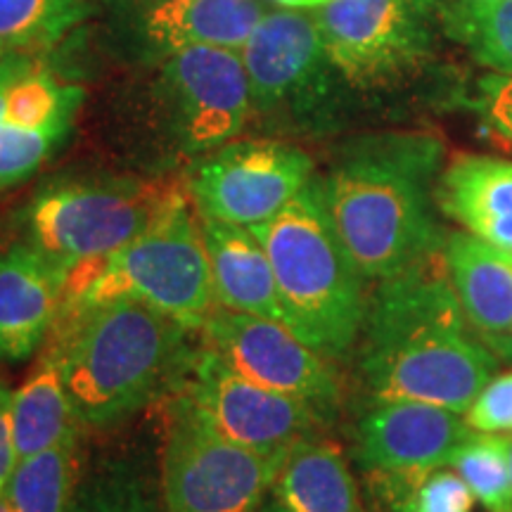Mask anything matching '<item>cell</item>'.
Here are the masks:
<instances>
[{
    "label": "cell",
    "mask_w": 512,
    "mask_h": 512,
    "mask_svg": "<svg viewBox=\"0 0 512 512\" xmlns=\"http://www.w3.org/2000/svg\"><path fill=\"white\" fill-rule=\"evenodd\" d=\"M176 392L235 444L256 451H290L316 437L325 418L309 403L254 384L209 347L195 351Z\"/></svg>",
    "instance_id": "5bb4252c"
},
{
    "label": "cell",
    "mask_w": 512,
    "mask_h": 512,
    "mask_svg": "<svg viewBox=\"0 0 512 512\" xmlns=\"http://www.w3.org/2000/svg\"><path fill=\"white\" fill-rule=\"evenodd\" d=\"M375 285L356 344L363 387L465 415L501 361L467 325L441 249Z\"/></svg>",
    "instance_id": "6da1fadb"
},
{
    "label": "cell",
    "mask_w": 512,
    "mask_h": 512,
    "mask_svg": "<svg viewBox=\"0 0 512 512\" xmlns=\"http://www.w3.org/2000/svg\"><path fill=\"white\" fill-rule=\"evenodd\" d=\"M313 178L302 147L275 138L230 140L209 152L188 178L202 219L254 228L283 211Z\"/></svg>",
    "instance_id": "8fae6325"
},
{
    "label": "cell",
    "mask_w": 512,
    "mask_h": 512,
    "mask_svg": "<svg viewBox=\"0 0 512 512\" xmlns=\"http://www.w3.org/2000/svg\"><path fill=\"white\" fill-rule=\"evenodd\" d=\"M17 446L12 432V389L0 382V494H5L17 470Z\"/></svg>",
    "instance_id": "4dcf8cb0"
},
{
    "label": "cell",
    "mask_w": 512,
    "mask_h": 512,
    "mask_svg": "<svg viewBox=\"0 0 512 512\" xmlns=\"http://www.w3.org/2000/svg\"><path fill=\"white\" fill-rule=\"evenodd\" d=\"M252 117L271 124L318 121L335 98L339 72L313 17L297 10L266 12L240 48Z\"/></svg>",
    "instance_id": "30bf717a"
},
{
    "label": "cell",
    "mask_w": 512,
    "mask_h": 512,
    "mask_svg": "<svg viewBox=\"0 0 512 512\" xmlns=\"http://www.w3.org/2000/svg\"><path fill=\"white\" fill-rule=\"evenodd\" d=\"M155 95L181 155H209L242 133L252 98L240 50L192 46L162 55Z\"/></svg>",
    "instance_id": "9c48e42d"
},
{
    "label": "cell",
    "mask_w": 512,
    "mask_h": 512,
    "mask_svg": "<svg viewBox=\"0 0 512 512\" xmlns=\"http://www.w3.org/2000/svg\"><path fill=\"white\" fill-rule=\"evenodd\" d=\"M34 69V62H31V55L22 53H10L0 60V91L8 88L12 81L19 79L22 74H27Z\"/></svg>",
    "instance_id": "d6a6232c"
},
{
    "label": "cell",
    "mask_w": 512,
    "mask_h": 512,
    "mask_svg": "<svg viewBox=\"0 0 512 512\" xmlns=\"http://www.w3.org/2000/svg\"><path fill=\"white\" fill-rule=\"evenodd\" d=\"M441 155L430 133H375L344 145L318 178L339 238L368 283L444 247L434 185Z\"/></svg>",
    "instance_id": "7a4b0ae2"
},
{
    "label": "cell",
    "mask_w": 512,
    "mask_h": 512,
    "mask_svg": "<svg viewBox=\"0 0 512 512\" xmlns=\"http://www.w3.org/2000/svg\"><path fill=\"white\" fill-rule=\"evenodd\" d=\"M508 460H510V484H512V439H508Z\"/></svg>",
    "instance_id": "8d00e7d4"
},
{
    "label": "cell",
    "mask_w": 512,
    "mask_h": 512,
    "mask_svg": "<svg viewBox=\"0 0 512 512\" xmlns=\"http://www.w3.org/2000/svg\"><path fill=\"white\" fill-rule=\"evenodd\" d=\"M287 453L235 444L176 392L159 456L164 510L256 512L271 496Z\"/></svg>",
    "instance_id": "8992f818"
},
{
    "label": "cell",
    "mask_w": 512,
    "mask_h": 512,
    "mask_svg": "<svg viewBox=\"0 0 512 512\" xmlns=\"http://www.w3.org/2000/svg\"><path fill=\"white\" fill-rule=\"evenodd\" d=\"M86 10V0H0V43L22 55L53 48Z\"/></svg>",
    "instance_id": "d4e9b609"
},
{
    "label": "cell",
    "mask_w": 512,
    "mask_h": 512,
    "mask_svg": "<svg viewBox=\"0 0 512 512\" xmlns=\"http://www.w3.org/2000/svg\"><path fill=\"white\" fill-rule=\"evenodd\" d=\"M271 494L292 512H363L347 458L318 437L290 448Z\"/></svg>",
    "instance_id": "44dd1931"
},
{
    "label": "cell",
    "mask_w": 512,
    "mask_h": 512,
    "mask_svg": "<svg viewBox=\"0 0 512 512\" xmlns=\"http://www.w3.org/2000/svg\"><path fill=\"white\" fill-rule=\"evenodd\" d=\"M441 27L479 64L512 76V0L441 5Z\"/></svg>",
    "instance_id": "cb8c5ba5"
},
{
    "label": "cell",
    "mask_w": 512,
    "mask_h": 512,
    "mask_svg": "<svg viewBox=\"0 0 512 512\" xmlns=\"http://www.w3.org/2000/svg\"><path fill=\"white\" fill-rule=\"evenodd\" d=\"M3 93H5V88L0 91V119H3Z\"/></svg>",
    "instance_id": "f35d334b"
},
{
    "label": "cell",
    "mask_w": 512,
    "mask_h": 512,
    "mask_svg": "<svg viewBox=\"0 0 512 512\" xmlns=\"http://www.w3.org/2000/svg\"><path fill=\"white\" fill-rule=\"evenodd\" d=\"M448 467L463 477L475 501L486 510L512 512L508 437L472 432V437L448 460Z\"/></svg>",
    "instance_id": "4316f807"
},
{
    "label": "cell",
    "mask_w": 512,
    "mask_h": 512,
    "mask_svg": "<svg viewBox=\"0 0 512 512\" xmlns=\"http://www.w3.org/2000/svg\"><path fill=\"white\" fill-rule=\"evenodd\" d=\"M5 55H10V50H8V48H5V46H3V43H0V60H3V57H5Z\"/></svg>",
    "instance_id": "74e56055"
},
{
    "label": "cell",
    "mask_w": 512,
    "mask_h": 512,
    "mask_svg": "<svg viewBox=\"0 0 512 512\" xmlns=\"http://www.w3.org/2000/svg\"><path fill=\"white\" fill-rule=\"evenodd\" d=\"M465 420L475 432H512V370L505 375H494L486 382V387L465 411Z\"/></svg>",
    "instance_id": "f546056e"
},
{
    "label": "cell",
    "mask_w": 512,
    "mask_h": 512,
    "mask_svg": "<svg viewBox=\"0 0 512 512\" xmlns=\"http://www.w3.org/2000/svg\"><path fill=\"white\" fill-rule=\"evenodd\" d=\"M81 86L62 83L50 72L22 74L5 88L3 93V121L10 124L41 128L57 124V121H74L83 102Z\"/></svg>",
    "instance_id": "484cf974"
},
{
    "label": "cell",
    "mask_w": 512,
    "mask_h": 512,
    "mask_svg": "<svg viewBox=\"0 0 512 512\" xmlns=\"http://www.w3.org/2000/svg\"><path fill=\"white\" fill-rule=\"evenodd\" d=\"M437 204L465 233L512 256V162L456 159L439 178Z\"/></svg>",
    "instance_id": "ac0fdd59"
},
{
    "label": "cell",
    "mask_w": 512,
    "mask_h": 512,
    "mask_svg": "<svg viewBox=\"0 0 512 512\" xmlns=\"http://www.w3.org/2000/svg\"><path fill=\"white\" fill-rule=\"evenodd\" d=\"M69 273L31 242L0 249V361H27L60 318Z\"/></svg>",
    "instance_id": "9a60e30c"
},
{
    "label": "cell",
    "mask_w": 512,
    "mask_h": 512,
    "mask_svg": "<svg viewBox=\"0 0 512 512\" xmlns=\"http://www.w3.org/2000/svg\"><path fill=\"white\" fill-rule=\"evenodd\" d=\"M202 230L219 309L287 325L271 259L254 230L211 219H202Z\"/></svg>",
    "instance_id": "e0dca14e"
},
{
    "label": "cell",
    "mask_w": 512,
    "mask_h": 512,
    "mask_svg": "<svg viewBox=\"0 0 512 512\" xmlns=\"http://www.w3.org/2000/svg\"><path fill=\"white\" fill-rule=\"evenodd\" d=\"M72 512H166L159 470L143 441L102 448L83 460Z\"/></svg>",
    "instance_id": "ffe728a7"
},
{
    "label": "cell",
    "mask_w": 512,
    "mask_h": 512,
    "mask_svg": "<svg viewBox=\"0 0 512 512\" xmlns=\"http://www.w3.org/2000/svg\"><path fill=\"white\" fill-rule=\"evenodd\" d=\"M285 8H316V0H275Z\"/></svg>",
    "instance_id": "e575fe53"
},
{
    "label": "cell",
    "mask_w": 512,
    "mask_h": 512,
    "mask_svg": "<svg viewBox=\"0 0 512 512\" xmlns=\"http://www.w3.org/2000/svg\"><path fill=\"white\" fill-rule=\"evenodd\" d=\"M475 496L458 472L434 470L396 501L392 512H472Z\"/></svg>",
    "instance_id": "f1b7e54d"
},
{
    "label": "cell",
    "mask_w": 512,
    "mask_h": 512,
    "mask_svg": "<svg viewBox=\"0 0 512 512\" xmlns=\"http://www.w3.org/2000/svg\"><path fill=\"white\" fill-rule=\"evenodd\" d=\"M0 512H17L15 505L10 503L8 494H0Z\"/></svg>",
    "instance_id": "d590c367"
},
{
    "label": "cell",
    "mask_w": 512,
    "mask_h": 512,
    "mask_svg": "<svg viewBox=\"0 0 512 512\" xmlns=\"http://www.w3.org/2000/svg\"><path fill=\"white\" fill-rule=\"evenodd\" d=\"M150 3H155V0H150Z\"/></svg>",
    "instance_id": "ab89813d"
},
{
    "label": "cell",
    "mask_w": 512,
    "mask_h": 512,
    "mask_svg": "<svg viewBox=\"0 0 512 512\" xmlns=\"http://www.w3.org/2000/svg\"><path fill=\"white\" fill-rule=\"evenodd\" d=\"M83 458L79 441L19 460L8 489L17 512H72Z\"/></svg>",
    "instance_id": "603a6c76"
},
{
    "label": "cell",
    "mask_w": 512,
    "mask_h": 512,
    "mask_svg": "<svg viewBox=\"0 0 512 512\" xmlns=\"http://www.w3.org/2000/svg\"><path fill=\"white\" fill-rule=\"evenodd\" d=\"M465 415L420 401H375L356 425V460L392 508L411 486L448 465L472 437Z\"/></svg>",
    "instance_id": "7c38bea8"
},
{
    "label": "cell",
    "mask_w": 512,
    "mask_h": 512,
    "mask_svg": "<svg viewBox=\"0 0 512 512\" xmlns=\"http://www.w3.org/2000/svg\"><path fill=\"white\" fill-rule=\"evenodd\" d=\"M202 330L207 347L242 377L309 403L325 420L335 418L342 384L330 358L285 323L216 309Z\"/></svg>",
    "instance_id": "4fadbf2b"
},
{
    "label": "cell",
    "mask_w": 512,
    "mask_h": 512,
    "mask_svg": "<svg viewBox=\"0 0 512 512\" xmlns=\"http://www.w3.org/2000/svg\"><path fill=\"white\" fill-rule=\"evenodd\" d=\"M489 119L498 133L512 143V81H503L494 86L489 98Z\"/></svg>",
    "instance_id": "1f68e13d"
},
{
    "label": "cell",
    "mask_w": 512,
    "mask_h": 512,
    "mask_svg": "<svg viewBox=\"0 0 512 512\" xmlns=\"http://www.w3.org/2000/svg\"><path fill=\"white\" fill-rule=\"evenodd\" d=\"M252 230L271 259L287 325L330 361L347 358L366 323L368 280L339 238L318 178Z\"/></svg>",
    "instance_id": "277c9868"
},
{
    "label": "cell",
    "mask_w": 512,
    "mask_h": 512,
    "mask_svg": "<svg viewBox=\"0 0 512 512\" xmlns=\"http://www.w3.org/2000/svg\"><path fill=\"white\" fill-rule=\"evenodd\" d=\"M110 299H136L188 330H202L219 309L202 216L188 183H176L150 228L102 261L91 283L72 299H64V304H100Z\"/></svg>",
    "instance_id": "5b68a950"
},
{
    "label": "cell",
    "mask_w": 512,
    "mask_h": 512,
    "mask_svg": "<svg viewBox=\"0 0 512 512\" xmlns=\"http://www.w3.org/2000/svg\"><path fill=\"white\" fill-rule=\"evenodd\" d=\"M12 432L19 460L79 441L81 422L64 387L60 363L50 349L22 387L12 392Z\"/></svg>",
    "instance_id": "7402d4cb"
},
{
    "label": "cell",
    "mask_w": 512,
    "mask_h": 512,
    "mask_svg": "<svg viewBox=\"0 0 512 512\" xmlns=\"http://www.w3.org/2000/svg\"><path fill=\"white\" fill-rule=\"evenodd\" d=\"M264 15L261 0H155L140 31L162 55L192 46L240 50Z\"/></svg>",
    "instance_id": "d6986e66"
},
{
    "label": "cell",
    "mask_w": 512,
    "mask_h": 512,
    "mask_svg": "<svg viewBox=\"0 0 512 512\" xmlns=\"http://www.w3.org/2000/svg\"><path fill=\"white\" fill-rule=\"evenodd\" d=\"M72 121L27 128L0 119V190L22 183L53 155L57 145L67 138Z\"/></svg>",
    "instance_id": "83f0119b"
},
{
    "label": "cell",
    "mask_w": 512,
    "mask_h": 512,
    "mask_svg": "<svg viewBox=\"0 0 512 512\" xmlns=\"http://www.w3.org/2000/svg\"><path fill=\"white\" fill-rule=\"evenodd\" d=\"M174 188L171 181L53 185L29 209L31 245L67 273L100 266L150 228Z\"/></svg>",
    "instance_id": "52a82bcc"
},
{
    "label": "cell",
    "mask_w": 512,
    "mask_h": 512,
    "mask_svg": "<svg viewBox=\"0 0 512 512\" xmlns=\"http://www.w3.org/2000/svg\"><path fill=\"white\" fill-rule=\"evenodd\" d=\"M256 512H292V510H290V508H285V505L280 503L278 498H275V496L271 494V496L266 498L264 503L259 505V510H256Z\"/></svg>",
    "instance_id": "836d02e7"
},
{
    "label": "cell",
    "mask_w": 512,
    "mask_h": 512,
    "mask_svg": "<svg viewBox=\"0 0 512 512\" xmlns=\"http://www.w3.org/2000/svg\"><path fill=\"white\" fill-rule=\"evenodd\" d=\"M441 254L470 330L512 366V256L470 233H448Z\"/></svg>",
    "instance_id": "2e32d148"
},
{
    "label": "cell",
    "mask_w": 512,
    "mask_h": 512,
    "mask_svg": "<svg viewBox=\"0 0 512 512\" xmlns=\"http://www.w3.org/2000/svg\"><path fill=\"white\" fill-rule=\"evenodd\" d=\"M53 351L81 427L107 430L181 384L192 330L136 299L62 304Z\"/></svg>",
    "instance_id": "3957f363"
},
{
    "label": "cell",
    "mask_w": 512,
    "mask_h": 512,
    "mask_svg": "<svg viewBox=\"0 0 512 512\" xmlns=\"http://www.w3.org/2000/svg\"><path fill=\"white\" fill-rule=\"evenodd\" d=\"M332 64L349 86L389 88L432 57L437 0H328L313 8Z\"/></svg>",
    "instance_id": "ba28073f"
}]
</instances>
